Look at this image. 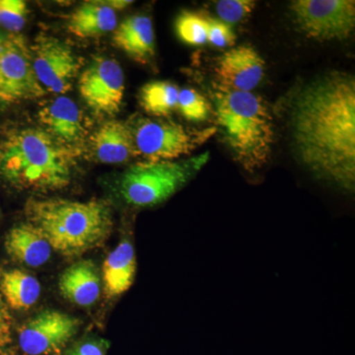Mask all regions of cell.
I'll return each instance as SVG.
<instances>
[{"mask_svg": "<svg viewBox=\"0 0 355 355\" xmlns=\"http://www.w3.org/2000/svg\"><path fill=\"white\" fill-rule=\"evenodd\" d=\"M256 7L254 0H221L216 3L217 15L229 26L247 19Z\"/></svg>", "mask_w": 355, "mask_h": 355, "instance_id": "cell-25", "label": "cell"}, {"mask_svg": "<svg viewBox=\"0 0 355 355\" xmlns=\"http://www.w3.org/2000/svg\"><path fill=\"white\" fill-rule=\"evenodd\" d=\"M94 157L104 164H123L137 155L132 128L121 121H109L90 137Z\"/></svg>", "mask_w": 355, "mask_h": 355, "instance_id": "cell-14", "label": "cell"}, {"mask_svg": "<svg viewBox=\"0 0 355 355\" xmlns=\"http://www.w3.org/2000/svg\"><path fill=\"white\" fill-rule=\"evenodd\" d=\"M209 160V153H205L180 162L133 165L121 177V197L128 205L137 207H150L164 202L188 184Z\"/></svg>", "mask_w": 355, "mask_h": 355, "instance_id": "cell-5", "label": "cell"}, {"mask_svg": "<svg viewBox=\"0 0 355 355\" xmlns=\"http://www.w3.org/2000/svg\"><path fill=\"white\" fill-rule=\"evenodd\" d=\"M116 25V11L104 2H86L70 15L67 29L78 38L89 39L114 31Z\"/></svg>", "mask_w": 355, "mask_h": 355, "instance_id": "cell-19", "label": "cell"}, {"mask_svg": "<svg viewBox=\"0 0 355 355\" xmlns=\"http://www.w3.org/2000/svg\"><path fill=\"white\" fill-rule=\"evenodd\" d=\"M4 40H6V38H4V37H3V36H2V35H1V34H0V44H1L2 43H3Z\"/></svg>", "mask_w": 355, "mask_h": 355, "instance_id": "cell-30", "label": "cell"}, {"mask_svg": "<svg viewBox=\"0 0 355 355\" xmlns=\"http://www.w3.org/2000/svg\"><path fill=\"white\" fill-rule=\"evenodd\" d=\"M216 85L241 92H252L266 74V62L249 44L234 46L217 58L214 67Z\"/></svg>", "mask_w": 355, "mask_h": 355, "instance_id": "cell-12", "label": "cell"}, {"mask_svg": "<svg viewBox=\"0 0 355 355\" xmlns=\"http://www.w3.org/2000/svg\"><path fill=\"white\" fill-rule=\"evenodd\" d=\"M73 154L44 130L25 128L0 146V175L18 188L60 190L70 183Z\"/></svg>", "mask_w": 355, "mask_h": 355, "instance_id": "cell-4", "label": "cell"}, {"mask_svg": "<svg viewBox=\"0 0 355 355\" xmlns=\"http://www.w3.org/2000/svg\"><path fill=\"white\" fill-rule=\"evenodd\" d=\"M207 43L219 49L229 48L236 43V34L231 26L207 16Z\"/></svg>", "mask_w": 355, "mask_h": 355, "instance_id": "cell-26", "label": "cell"}, {"mask_svg": "<svg viewBox=\"0 0 355 355\" xmlns=\"http://www.w3.org/2000/svg\"><path fill=\"white\" fill-rule=\"evenodd\" d=\"M212 101L217 130L233 157L248 172L261 169L270 160L275 144L272 116L263 98L214 84Z\"/></svg>", "mask_w": 355, "mask_h": 355, "instance_id": "cell-2", "label": "cell"}, {"mask_svg": "<svg viewBox=\"0 0 355 355\" xmlns=\"http://www.w3.org/2000/svg\"><path fill=\"white\" fill-rule=\"evenodd\" d=\"M29 13L22 0H0V25L12 33L20 32Z\"/></svg>", "mask_w": 355, "mask_h": 355, "instance_id": "cell-24", "label": "cell"}, {"mask_svg": "<svg viewBox=\"0 0 355 355\" xmlns=\"http://www.w3.org/2000/svg\"><path fill=\"white\" fill-rule=\"evenodd\" d=\"M137 270L135 247L125 240L107 257L103 265V282L109 297L121 295L130 288Z\"/></svg>", "mask_w": 355, "mask_h": 355, "instance_id": "cell-18", "label": "cell"}, {"mask_svg": "<svg viewBox=\"0 0 355 355\" xmlns=\"http://www.w3.org/2000/svg\"><path fill=\"white\" fill-rule=\"evenodd\" d=\"M55 355H60V354H55Z\"/></svg>", "mask_w": 355, "mask_h": 355, "instance_id": "cell-31", "label": "cell"}, {"mask_svg": "<svg viewBox=\"0 0 355 355\" xmlns=\"http://www.w3.org/2000/svg\"><path fill=\"white\" fill-rule=\"evenodd\" d=\"M31 53L33 69L44 90L69 92L80 69V60L69 44L55 37L40 36Z\"/></svg>", "mask_w": 355, "mask_h": 355, "instance_id": "cell-10", "label": "cell"}, {"mask_svg": "<svg viewBox=\"0 0 355 355\" xmlns=\"http://www.w3.org/2000/svg\"><path fill=\"white\" fill-rule=\"evenodd\" d=\"M180 89L169 81H153L142 86L139 102L146 113L166 116L177 109Z\"/></svg>", "mask_w": 355, "mask_h": 355, "instance_id": "cell-21", "label": "cell"}, {"mask_svg": "<svg viewBox=\"0 0 355 355\" xmlns=\"http://www.w3.org/2000/svg\"><path fill=\"white\" fill-rule=\"evenodd\" d=\"M4 247L13 260L31 268L44 266L50 260L53 252L43 233L31 223L19 224L10 229Z\"/></svg>", "mask_w": 355, "mask_h": 355, "instance_id": "cell-16", "label": "cell"}, {"mask_svg": "<svg viewBox=\"0 0 355 355\" xmlns=\"http://www.w3.org/2000/svg\"><path fill=\"white\" fill-rule=\"evenodd\" d=\"M132 128L137 155L148 162H165L190 155L209 141L216 127L196 130L173 121L141 119Z\"/></svg>", "mask_w": 355, "mask_h": 355, "instance_id": "cell-6", "label": "cell"}, {"mask_svg": "<svg viewBox=\"0 0 355 355\" xmlns=\"http://www.w3.org/2000/svg\"><path fill=\"white\" fill-rule=\"evenodd\" d=\"M69 355H105L104 345L94 340H88L77 345Z\"/></svg>", "mask_w": 355, "mask_h": 355, "instance_id": "cell-28", "label": "cell"}, {"mask_svg": "<svg viewBox=\"0 0 355 355\" xmlns=\"http://www.w3.org/2000/svg\"><path fill=\"white\" fill-rule=\"evenodd\" d=\"M38 118L44 132L65 146L78 144L85 137L83 114L76 103L65 96L44 105Z\"/></svg>", "mask_w": 355, "mask_h": 355, "instance_id": "cell-13", "label": "cell"}, {"mask_svg": "<svg viewBox=\"0 0 355 355\" xmlns=\"http://www.w3.org/2000/svg\"><path fill=\"white\" fill-rule=\"evenodd\" d=\"M29 223L43 233L53 251L78 256L103 244L113 228L106 203L64 198L31 200L26 207Z\"/></svg>", "mask_w": 355, "mask_h": 355, "instance_id": "cell-3", "label": "cell"}, {"mask_svg": "<svg viewBox=\"0 0 355 355\" xmlns=\"http://www.w3.org/2000/svg\"><path fill=\"white\" fill-rule=\"evenodd\" d=\"M178 38L190 46H203L207 43V16L193 11L184 10L175 22Z\"/></svg>", "mask_w": 355, "mask_h": 355, "instance_id": "cell-22", "label": "cell"}, {"mask_svg": "<svg viewBox=\"0 0 355 355\" xmlns=\"http://www.w3.org/2000/svg\"><path fill=\"white\" fill-rule=\"evenodd\" d=\"M79 321L55 310H46L20 327L18 342L26 355L58 354L76 335Z\"/></svg>", "mask_w": 355, "mask_h": 355, "instance_id": "cell-11", "label": "cell"}, {"mask_svg": "<svg viewBox=\"0 0 355 355\" xmlns=\"http://www.w3.org/2000/svg\"><path fill=\"white\" fill-rule=\"evenodd\" d=\"M177 109L186 120L190 121H207L210 106L205 97L191 88L181 89L178 97Z\"/></svg>", "mask_w": 355, "mask_h": 355, "instance_id": "cell-23", "label": "cell"}, {"mask_svg": "<svg viewBox=\"0 0 355 355\" xmlns=\"http://www.w3.org/2000/svg\"><path fill=\"white\" fill-rule=\"evenodd\" d=\"M289 9L299 31L308 38L342 41L354 31V0H295Z\"/></svg>", "mask_w": 355, "mask_h": 355, "instance_id": "cell-7", "label": "cell"}, {"mask_svg": "<svg viewBox=\"0 0 355 355\" xmlns=\"http://www.w3.org/2000/svg\"><path fill=\"white\" fill-rule=\"evenodd\" d=\"M46 90L33 69L32 53L24 40L11 36L0 44V101L36 99Z\"/></svg>", "mask_w": 355, "mask_h": 355, "instance_id": "cell-8", "label": "cell"}, {"mask_svg": "<svg viewBox=\"0 0 355 355\" xmlns=\"http://www.w3.org/2000/svg\"><path fill=\"white\" fill-rule=\"evenodd\" d=\"M58 287L65 299L83 307L94 304L101 292V282L92 261L73 263L60 275Z\"/></svg>", "mask_w": 355, "mask_h": 355, "instance_id": "cell-17", "label": "cell"}, {"mask_svg": "<svg viewBox=\"0 0 355 355\" xmlns=\"http://www.w3.org/2000/svg\"><path fill=\"white\" fill-rule=\"evenodd\" d=\"M12 345V318L0 293V355H6Z\"/></svg>", "mask_w": 355, "mask_h": 355, "instance_id": "cell-27", "label": "cell"}, {"mask_svg": "<svg viewBox=\"0 0 355 355\" xmlns=\"http://www.w3.org/2000/svg\"><path fill=\"white\" fill-rule=\"evenodd\" d=\"M41 291L39 280L24 270L14 268L0 277V293L11 309H30L39 300Z\"/></svg>", "mask_w": 355, "mask_h": 355, "instance_id": "cell-20", "label": "cell"}, {"mask_svg": "<svg viewBox=\"0 0 355 355\" xmlns=\"http://www.w3.org/2000/svg\"><path fill=\"white\" fill-rule=\"evenodd\" d=\"M114 46L140 64H146L155 55V33L153 21L146 15L125 18L114 29Z\"/></svg>", "mask_w": 355, "mask_h": 355, "instance_id": "cell-15", "label": "cell"}, {"mask_svg": "<svg viewBox=\"0 0 355 355\" xmlns=\"http://www.w3.org/2000/svg\"><path fill=\"white\" fill-rule=\"evenodd\" d=\"M110 8L116 10H123V9L127 8V7L132 6L133 1H128V0H112V1H103Z\"/></svg>", "mask_w": 355, "mask_h": 355, "instance_id": "cell-29", "label": "cell"}, {"mask_svg": "<svg viewBox=\"0 0 355 355\" xmlns=\"http://www.w3.org/2000/svg\"><path fill=\"white\" fill-rule=\"evenodd\" d=\"M292 144L299 160L315 176L354 191L355 81L331 72L306 84L292 98Z\"/></svg>", "mask_w": 355, "mask_h": 355, "instance_id": "cell-1", "label": "cell"}, {"mask_svg": "<svg viewBox=\"0 0 355 355\" xmlns=\"http://www.w3.org/2000/svg\"><path fill=\"white\" fill-rule=\"evenodd\" d=\"M125 74L113 58H95L78 79V90L83 101L96 114L114 116L123 106Z\"/></svg>", "mask_w": 355, "mask_h": 355, "instance_id": "cell-9", "label": "cell"}]
</instances>
